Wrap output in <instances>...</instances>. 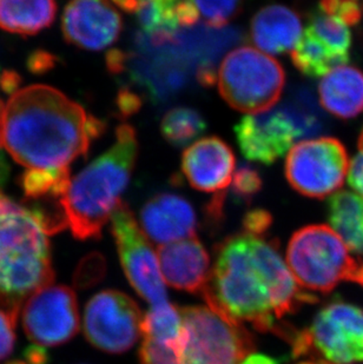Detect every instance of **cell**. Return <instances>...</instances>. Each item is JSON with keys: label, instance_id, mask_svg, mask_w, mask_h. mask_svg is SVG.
I'll return each mask as SVG.
<instances>
[{"label": "cell", "instance_id": "d6a6232c", "mask_svg": "<svg viewBox=\"0 0 363 364\" xmlns=\"http://www.w3.org/2000/svg\"><path fill=\"white\" fill-rule=\"evenodd\" d=\"M273 223V217L267 210H251L243 220L244 231L248 234L263 236Z\"/></svg>", "mask_w": 363, "mask_h": 364}, {"label": "cell", "instance_id": "f1b7e54d", "mask_svg": "<svg viewBox=\"0 0 363 364\" xmlns=\"http://www.w3.org/2000/svg\"><path fill=\"white\" fill-rule=\"evenodd\" d=\"M319 11L353 26L362 19L363 0H321Z\"/></svg>", "mask_w": 363, "mask_h": 364}, {"label": "cell", "instance_id": "6da1fadb", "mask_svg": "<svg viewBox=\"0 0 363 364\" xmlns=\"http://www.w3.org/2000/svg\"><path fill=\"white\" fill-rule=\"evenodd\" d=\"M202 296L211 309L287 340L295 329L285 317L317 301L298 284L276 240L246 231L219 244Z\"/></svg>", "mask_w": 363, "mask_h": 364}, {"label": "cell", "instance_id": "9c48e42d", "mask_svg": "<svg viewBox=\"0 0 363 364\" xmlns=\"http://www.w3.org/2000/svg\"><path fill=\"white\" fill-rule=\"evenodd\" d=\"M346 148L332 137L312 138L293 145L285 161V177L302 196L322 200L336 193L348 176Z\"/></svg>", "mask_w": 363, "mask_h": 364}, {"label": "cell", "instance_id": "8992f818", "mask_svg": "<svg viewBox=\"0 0 363 364\" xmlns=\"http://www.w3.org/2000/svg\"><path fill=\"white\" fill-rule=\"evenodd\" d=\"M295 361L315 364L363 362V309L337 301L323 306L312 324L289 338Z\"/></svg>", "mask_w": 363, "mask_h": 364}, {"label": "cell", "instance_id": "1f68e13d", "mask_svg": "<svg viewBox=\"0 0 363 364\" xmlns=\"http://www.w3.org/2000/svg\"><path fill=\"white\" fill-rule=\"evenodd\" d=\"M18 313L0 309V361L12 353L16 343Z\"/></svg>", "mask_w": 363, "mask_h": 364}, {"label": "cell", "instance_id": "ffe728a7", "mask_svg": "<svg viewBox=\"0 0 363 364\" xmlns=\"http://www.w3.org/2000/svg\"><path fill=\"white\" fill-rule=\"evenodd\" d=\"M57 14L56 0H0V28L33 36L48 28Z\"/></svg>", "mask_w": 363, "mask_h": 364}, {"label": "cell", "instance_id": "52a82bcc", "mask_svg": "<svg viewBox=\"0 0 363 364\" xmlns=\"http://www.w3.org/2000/svg\"><path fill=\"white\" fill-rule=\"evenodd\" d=\"M179 364H240L255 350L254 337L241 322L210 306L182 308Z\"/></svg>", "mask_w": 363, "mask_h": 364}, {"label": "cell", "instance_id": "ba28073f", "mask_svg": "<svg viewBox=\"0 0 363 364\" xmlns=\"http://www.w3.org/2000/svg\"><path fill=\"white\" fill-rule=\"evenodd\" d=\"M285 84L281 64L251 46L235 48L219 68V93L230 107L241 112L270 110L281 98Z\"/></svg>", "mask_w": 363, "mask_h": 364}, {"label": "cell", "instance_id": "5b68a950", "mask_svg": "<svg viewBox=\"0 0 363 364\" xmlns=\"http://www.w3.org/2000/svg\"><path fill=\"white\" fill-rule=\"evenodd\" d=\"M287 262L298 284L309 294H328L341 282L359 284L363 267V259L323 224L302 228L293 235Z\"/></svg>", "mask_w": 363, "mask_h": 364}, {"label": "cell", "instance_id": "7a4b0ae2", "mask_svg": "<svg viewBox=\"0 0 363 364\" xmlns=\"http://www.w3.org/2000/svg\"><path fill=\"white\" fill-rule=\"evenodd\" d=\"M104 131L103 122L59 90L31 85L5 104L1 144L25 168L60 170L88 155Z\"/></svg>", "mask_w": 363, "mask_h": 364}, {"label": "cell", "instance_id": "277c9868", "mask_svg": "<svg viewBox=\"0 0 363 364\" xmlns=\"http://www.w3.org/2000/svg\"><path fill=\"white\" fill-rule=\"evenodd\" d=\"M33 210L0 193V306L18 313L38 289L52 284L51 245Z\"/></svg>", "mask_w": 363, "mask_h": 364}, {"label": "cell", "instance_id": "7402d4cb", "mask_svg": "<svg viewBox=\"0 0 363 364\" xmlns=\"http://www.w3.org/2000/svg\"><path fill=\"white\" fill-rule=\"evenodd\" d=\"M291 60L303 75L319 78L328 75L337 66L344 65L349 58L340 55L312 28H305L298 44L291 50Z\"/></svg>", "mask_w": 363, "mask_h": 364}, {"label": "cell", "instance_id": "4fadbf2b", "mask_svg": "<svg viewBox=\"0 0 363 364\" xmlns=\"http://www.w3.org/2000/svg\"><path fill=\"white\" fill-rule=\"evenodd\" d=\"M237 143L246 159L262 164H273L303 137L294 116L285 107L261 114H248L235 127Z\"/></svg>", "mask_w": 363, "mask_h": 364}, {"label": "cell", "instance_id": "9a60e30c", "mask_svg": "<svg viewBox=\"0 0 363 364\" xmlns=\"http://www.w3.org/2000/svg\"><path fill=\"white\" fill-rule=\"evenodd\" d=\"M182 171L196 190L221 193L233 179L235 155L221 138H203L183 152Z\"/></svg>", "mask_w": 363, "mask_h": 364}, {"label": "cell", "instance_id": "603a6c76", "mask_svg": "<svg viewBox=\"0 0 363 364\" xmlns=\"http://www.w3.org/2000/svg\"><path fill=\"white\" fill-rule=\"evenodd\" d=\"M182 0H138L135 16L151 44L174 41L179 30V9Z\"/></svg>", "mask_w": 363, "mask_h": 364}, {"label": "cell", "instance_id": "ac0fdd59", "mask_svg": "<svg viewBox=\"0 0 363 364\" xmlns=\"http://www.w3.org/2000/svg\"><path fill=\"white\" fill-rule=\"evenodd\" d=\"M300 14L290 7L273 4L257 11L251 21L249 39L271 55L290 51L301 39Z\"/></svg>", "mask_w": 363, "mask_h": 364}, {"label": "cell", "instance_id": "8d00e7d4", "mask_svg": "<svg viewBox=\"0 0 363 364\" xmlns=\"http://www.w3.org/2000/svg\"><path fill=\"white\" fill-rule=\"evenodd\" d=\"M21 77L14 71H4L0 75V87L7 93H14L21 84Z\"/></svg>", "mask_w": 363, "mask_h": 364}, {"label": "cell", "instance_id": "4316f807", "mask_svg": "<svg viewBox=\"0 0 363 364\" xmlns=\"http://www.w3.org/2000/svg\"><path fill=\"white\" fill-rule=\"evenodd\" d=\"M308 28H312L320 38L326 41L337 53L349 58L352 32L348 25L317 10L310 19Z\"/></svg>", "mask_w": 363, "mask_h": 364}, {"label": "cell", "instance_id": "30bf717a", "mask_svg": "<svg viewBox=\"0 0 363 364\" xmlns=\"http://www.w3.org/2000/svg\"><path fill=\"white\" fill-rule=\"evenodd\" d=\"M110 220L120 264L129 283L151 306L167 302L168 294L158 257L132 211L122 202Z\"/></svg>", "mask_w": 363, "mask_h": 364}, {"label": "cell", "instance_id": "7c38bea8", "mask_svg": "<svg viewBox=\"0 0 363 364\" xmlns=\"http://www.w3.org/2000/svg\"><path fill=\"white\" fill-rule=\"evenodd\" d=\"M80 326L78 304L73 289L46 285L23 304V326L39 347H58L73 340Z\"/></svg>", "mask_w": 363, "mask_h": 364}, {"label": "cell", "instance_id": "2e32d148", "mask_svg": "<svg viewBox=\"0 0 363 364\" xmlns=\"http://www.w3.org/2000/svg\"><path fill=\"white\" fill-rule=\"evenodd\" d=\"M141 228L154 243H174L195 237L197 216L186 198L174 193H158L141 210Z\"/></svg>", "mask_w": 363, "mask_h": 364}, {"label": "cell", "instance_id": "7bdbcfd3", "mask_svg": "<svg viewBox=\"0 0 363 364\" xmlns=\"http://www.w3.org/2000/svg\"><path fill=\"white\" fill-rule=\"evenodd\" d=\"M1 150H3V148L0 146V159H5V156H4V152Z\"/></svg>", "mask_w": 363, "mask_h": 364}, {"label": "cell", "instance_id": "f546056e", "mask_svg": "<svg viewBox=\"0 0 363 364\" xmlns=\"http://www.w3.org/2000/svg\"><path fill=\"white\" fill-rule=\"evenodd\" d=\"M262 186L260 172L249 165H241L233 175V196L241 202H251L260 193Z\"/></svg>", "mask_w": 363, "mask_h": 364}, {"label": "cell", "instance_id": "cb8c5ba5", "mask_svg": "<svg viewBox=\"0 0 363 364\" xmlns=\"http://www.w3.org/2000/svg\"><path fill=\"white\" fill-rule=\"evenodd\" d=\"M206 122L199 111L179 107L169 111L162 119L161 131L165 141L182 148L204 134Z\"/></svg>", "mask_w": 363, "mask_h": 364}, {"label": "cell", "instance_id": "b9f144b4", "mask_svg": "<svg viewBox=\"0 0 363 364\" xmlns=\"http://www.w3.org/2000/svg\"><path fill=\"white\" fill-rule=\"evenodd\" d=\"M4 110H5V103L0 100V146L1 148H3V144H1V127H3Z\"/></svg>", "mask_w": 363, "mask_h": 364}, {"label": "cell", "instance_id": "f35d334b", "mask_svg": "<svg viewBox=\"0 0 363 364\" xmlns=\"http://www.w3.org/2000/svg\"><path fill=\"white\" fill-rule=\"evenodd\" d=\"M240 364H280L278 360L274 358H270L268 355L264 354H251L248 355L247 358H244L243 361Z\"/></svg>", "mask_w": 363, "mask_h": 364}, {"label": "cell", "instance_id": "83f0119b", "mask_svg": "<svg viewBox=\"0 0 363 364\" xmlns=\"http://www.w3.org/2000/svg\"><path fill=\"white\" fill-rule=\"evenodd\" d=\"M206 25L223 28L241 14L244 0H191Z\"/></svg>", "mask_w": 363, "mask_h": 364}, {"label": "cell", "instance_id": "3957f363", "mask_svg": "<svg viewBox=\"0 0 363 364\" xmlns=\"http://www.w3.org/2000/svg\"><path fill=\"white\" fill-rule=\"evenodd\" d=\"M136 131L129 124L116 130V141L103 155L71 178L59 200L73 237L98 240L120 206L137 161Z\"/></svg>", "mask_w": 363, "mask_h": 364}, {"label": "cell", "instance_id": "e0dca14e", "mask_svg": "<svg viewBox=\"0 0 363 364\" xmlns=\"http://www.w3.org/2000/svg\"><path fill=\"white\" fill-rule=\"evenodd\" d=\"M157 256L162 275L170 287L202 294L211 270L209 254L196 236L159 245Z\"/></svg>", "mask_w": 363, "mask_h": 364}, {"label": "cell", "instance_id": "8fae6325", "mask_svg": "<svg viewBox=\"0 0 363 364\" xmlns=\"http://www.w3.org/2000/svg\"><path fill=\"white\" fill-rule=\"evenodd\" d=\"M141 309L130 296L103 290L85 306L84 333L93 347L109 354L130 350L142 335Z\"/></svg>", "mask_w": 363, "mask_h": 364}, {"label": "cell", "instance_id": "836d02e7", "mask_svg": "<svg viewBox=\"0 0 363 364\" xmlns=\"http://www.w3.org/2000/svg\"><path fill=\"white\" fill-rule=\"evenodd\" d=\"M348 183L361 197H363V129L359 138V152L354 157L348 170Z\"/></svg>", "mask_w": 363, "mask_h": 364}, {"label": "cell", "instance_id": "d6986e66", "mask_svg": "<svg viewBox=\"0 0 363 364\" xmlns=\"http://www.w3.org/2000/svg\"><path fill=\"white\" fill-rule=\"evenodd\" d=\"M320 103L341 119L357 117L363 111V73L341 65L323 77L319 85Z\"/></svg>", "mask_w": 363, "mask_h": 364}, {"label": "cell", "instance_id": "ee69618b", "mask_svg": "<svg viewBox=\"0 0 363 364\" xmlns=\"http://www.w3.org/2000/svg\"><path fill=\"white\" fill-rule=\"evenodd\" d=\"M9 364H25L24 362H21V361H12V362H10V363Z\"/></svg>", "mask_w": 363, "mask_h": 364}, {"label": "cell", "instance_id": "d590c367", "mask_svg": "<svg viewBox=\"0 0 363 364\" xmlns=\"http://www.w3.org/2000/svg\"><path fill=\"white\" fill-rule=\"evenodd\" d=\"M55 64V59L50 53L46 52L38 51L28 59V68L33 73H44L48 71Z\"/></svg>", "mask_w": 363, "mask_h": 364}, {"label": "cell", "instance_id": "e575fe53", "mask_svg": "<svg viewBox=\"0 0 363 364\" xmlns=\"http://www.w3.org/2000/svg\"><path fill=\"white\" fill-rule=\"evenodd\" d=\"M117 107L120 110V114L123 117H129L135 112H137L142 107L141 97L132 92L130 90H120L118 96H117Z\"/></svg>", "mask_w": 363, "mask_h": 364}, {"label": "cell", "instance_id": "74e56055", "mask_svg": "<svg viewBox=\"0 0 363 364\" xmlns=\"http://www.w3.org/2000/svg\"><path fill=\"white\" fill-rule=\"evenodd\" d=\"M25 358L30 364H46L48 361V356L43 348L30 347L25 351Z\"/></svg>", "mask_w": 363, "mask_h": 364}, {"label": "cell", "instance_id": "ab89813d", "mask_svg": "<svg viewBox=\"0 0 363 364\" xmlns=\"http://www.w3.org/2000/svg\"><path fill=\"white\" fill-rule=\"evenodd\" d=\"M112 3L127 14H134L137 7L138 0H112Z\"/></svg>", "mask_w": 363, "mask_h": 364}, {"label": "cell", "instance_id": "5bb4252c", "mask_svg": "<svg viewBox=\"0 0 363 364\" xmlns=\"http://www.w3.org/2000/svg\"><path fill=\"white\" fill-rule=\"evenodd\" d=\"M122 30V16L109 0H71L63 12V35L77 48L100 51L115 44Z\"/></svg>", "mask_w": 363, "mask_h": 364}, {"label": "cell", "instance_id": "d4e9b609", "mask_svg": "<svg viewBox=\"0 0 363 364\" xmlns=\"http://www.w3.org/2000/svg\"><path fill=\"white\" fill-rule=\"evenodd\" d=\"M70 168L60 170L26 168L21 177V186L26 200H60L69 188Z\"/></svg>", "mask_w": 363, "mask_h": 364}, {"label": "cell", "instance_id": "484cf974", "mask_svg": "<svg viewBox=\"0 0 363 364\" xmlns=\"http://www.w3.org/2000/svg\"><path fill=\"white\" fill-rule=\"evenodd\" d=\"M181 309L167 301L151 306L142 320V335L151 340L176 344L182 331Z\"/></svg>", "mask_w": 363, "mask_h": 364}, {"label": "cell", "instance_id": "60d3db41", "mask_svg": "<svg viewBox=\"0 0 363 364\" xmlns=\"http://www.w3.org/2000/svg\"><path fill=\"white\" fill-rule=\"evenodd\" d=\"M10 175V166L6 159H0V188L6 183L7 178Z\"/></svg>", "mask_w": 363, "mask_h": 364}, {"label": "cell", "instance_id": "4dcf8cb0", "mask_svg": "<svg viewBox=\"0 0 363 364\" xmlns=\"http://www.w3.org/2000/svg\"><path fill=\"white\" fill-rule=\"evenodd\" d=\"M177 343H164L143 337L140 349L141 364H179Z\"/></svg>", "mask_w": 363, "mask_h": 364}, {"label": "cell", "instance_id": "44dd1931", "mask_svg": "<svg viewBox=\"0 0 363 364\" xmlns=\"http://www.w3.org/2000/svg\"><path fill=\"white\" fill-rule=\"evenodd\" d=\"M328 220L352 254L363 259V197L339 191L329 198Z\"/></svg>", "mask_w": 363, "mask_h": 364}]
</instances>
